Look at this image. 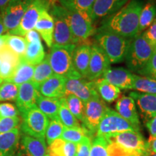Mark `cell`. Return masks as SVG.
<instances>
[{
	"mask_svg": "<svg viewBox=\"0 0 156 156\" xmlns=\"http://www.w3.org/2000/svg\"><path fill=\"white\" fill-rule=\"evenodd\" d=\"M142 7L141 0H130L116 13L103 20L99 29L133 39L139 35L140 15Z\"/></svg>",
	"mask_w": 156,
	"mask_h": 156,
	"instance_id": "6da1fadb",
	"label": "cell"
},
{
	"mask_svg": "<svg viewBox=\"0 0 156 156\" xmlns=\"http://www.w3.org/2000/svg\"><path fill=\"white\" fill-rule=\"evenodd\" d=\"M94 38L96 44L106 54L111 64L124 61L129 46L132 40L99 28L95 32Z\"/></svg>",
	"mask_w": 156,
	"mask_h": 156,
	"instance_id": "7a4b0ae2",
	"label": "cell"
},
{
	"mask_svg": "<svg viewBox=\"0 0 156 156\" xmlns=\"http://www.w3.org/2000/svg\"><path fill=\"white\" fill-rule=\"evenodd\" d=\"M55 7L69 25L77 45L85 43L90 37L94 35L95 31L90 13L69 10L56 4Z\"/></svg>",
	"mask_w": 156,
	"mask_h": 156,
	"instance_id": "3957f363",
	"label": "cell"
},
{
	"mask_svg": "<svg viewBox=\"0 0 156 156\" xmlns=\"http://www.w3.org/2000/svg\"><path fill=\"white\" fill-rule=\"evenodd\" d=\"M103 137L119 146L124 156H147L151 151L140 132L126 131Z\"/></svg>",
	"mask_w": 156,
	"mask_h": 156,
	"instance_id": "277c9868",
	"label": "cell"
},
{
	"mask_svg": "<svg viewBox=\"0 0 156 156\" xmlns=\"http://www.w3.org/2000/svg\"><path fill=\"white\" fill-rule=\"evenodd\" d=\"M76 45L52 46L48 54V61L54 75L67 78L80 77L74 68L73 55Z\"/></svg>",
	"mask_w": 156,
	"mask_h": 156,
	"instance_id": "5b68a950",
	"label": "cell"
},
{
	"mask_svg": "<svg viewBox=\"0 0 156 156\" xmlns=\"http://www.w3.org/2000/svg\"><path fill=\"white\" fill-rule=\"evenodd\" d=\"M154 50L142 34L136 36L130 43L124 59L128 69L132 73H139L147 64Z\"/></svg>",
	"mask_w": 156,
	"mask_h": 156,
	"instance_id": "8992f818",
	"label": "cell"
},
{
	"mask_svg": "<svg viewBox=\"0 0 156 156\" xmlns=\"http://www.w3.org/2000/svg\"><path fill=\"white\" fill-rule=\"evenodd\" d=\"M57 0H33L25 11L19 25L13 30H9L8 34L14 36H25L27 33L35 28L37 21L42 12L49 11L51 7Z\"/></svg>",
	"mask_w": 156,
	"mask_h": 156,
	"instance_id": "52a82bcc",
	"label": "cell"
},
{
	"mask_svg": "<svg viewBox=\"0 0 156 156\" xmlns=\"http://www.w3.org/2000/svg\"><path fill=\"white\" fill-rule=\"evenodd\" d=\"M21 116L23 122L20 124V129L23 134L45 139L49 119L38 107L34 106Z\"/></svg>",
	"mask_w": 156,
	"mask_h": 156,
	"instance_id": "ba28073f",
	"label": "cell"
},
{
	"mask_svg": "<svg viewBox=\"0 0 156 156\" xmlns=\"http://www.w3.org/2000/svg\"><path fill=\"white\" fill-rule=\"evenodd\" d=\"M108 108L100 96L95 97L85 103L82 123L83 127L93 136L95 134L99 124Z\"/></svg>",
	"mask_w": 156,
	"mask_h": 156,
	"instance_id": "9c48e42d",
	"label": "cell"
},
{
	"mask_svg": "<svg viewBox=\"0 0 156 156\" xmlns=\"http://www.w3.org/2000/svg\"><path fill=\"white\" fill-rule=\"evenodd\" d=\"M126 131L136 130L129 122L124 119L116 112L108 108L99 124L95 135L106 136Z\"/></svg>",
	"mask_w": 156,
	"mask_h": 156,
	"instance_id": "30bf717a",
	"label": "cell"
},
{
	"mask_svg": "<svg viewBox=\"0 0 156 156\" xmlns=\"http://www.w3.org/2000/svg\"><path fill=\"white\" fill-rule=\"evenodd\" d=\"M69 94L79 98L85 103L92 98L99 96L95 89L94 82L89 81L81 77L66 78L65 97Z\"/></svg>",
	"mask_w": 156,
	"mask_h": 156,
	"instance_id": "8fae6325",
	"label": "cell"
},
{
	"mask_svg": "<svg viewBox=\"0 0 156 156\" xmlns=\"http://www.w3.org/2000/svg\"><path fill=\"white\" fill-rule=\"evenodd\" d=\"M33 0H10L1 12L2 20L6 32L15 29L24 15Z\"/></svg>",
	"mask_w": 156,
	"mask_h": 156,
	"instance_id": "7c38bea8",
	"label": "cell"
},
{
	"mask_svg": "<svg viewBox=\"0 0 156 156\" xmlns=\"http://www.w3.org/2000/svg\"><path fill=\"white\" fill-rule=\"evenodd\" d=\"M56 4L51 6L49 13L54 19V29L52 46H66L70 45H77L70 28L61 14L57 11Z\"/></svg>",
	"mask_w": 156,
	"mask_h": 156,
	"instance_id": "4fadbf2b",
	"label": "cell"
},
{
	"mask_svg": "<svg viewBox=\"0 0 156 156\" xmlns=\"http://www.w3.org/2000/svg\"><path fill=\"white\" fill-rule=\"evenodd\" d=\"M110 62L106 54L98 45H91L88 71L86 79L89 81H95L102 77L106 70L110 68Z\"/></svg>",
	"mask_w": 156,
	"mask_h": 156,
	"instance_id": "5bb4252c",
	"label": "cell"
},
{
	"mask_svg": "<svg viewBox=\"0 0 156 156\" xmlns=\"http://www.w3.org/2000/svg\"><path fill=\"white\" fill-rule=\"evenodd\" d=\"M39 95L38 87L31 81L19 85L18 93L15 99L19 113L22 115L36 106V101Z\"/></svg>",
	"mask_w": 156,
	"mask_h": 156,
	"instance_id": "9a60e30c",
	"label": "cell"
},
{
	"mask_svg": "<svg viewBox=\"0 0 156 156\" xmlns=\"http://www.w3.org/2000/svg\"><path fill=\"white\" fill-rule=\"evenodd\" d=\"M129 96L134 99L138 107L142 120L147 123L156 115V94H148L134 91Z\"/></svg>",
	"mask_w": 156,
	"mask_h": 156,
	"instance_id": "2e32d148",
	"label": "cell"
},
{
	"mask_svg": "<svg viewBox=\"0 0 156 156\" xmlns=\"http://www.w3.org/2000/svg\"><path fill=\"white\" fill-rule=\"evenodd\" d=\"M116 112L129 122L136 131L140 132V117L136 108V103L134 99L130 96H123L119 98L116 101Z\"/></svg>",
	"mask_w": 156,
	"mask_h": 156,
	"instance_id": "e0dca14e",
	"label": "cell"
},
{
	"mask_svg": "<svg viewBox=\"0 0 156 156\" xmlns=\"http://www.w3.org/2000/svg\"><path fill=\"white\" fill-rule=\"evenodd\" d=\"M134 75V74L125 68H109L102 78L119 89L132 90Z\"/></svg>",
	"mask_w": 156,
	"mask_h": 156,
	"instance_id": "ac0fdd59",
	"label": "cell"
},
{
	"mask_svg": "<svg viewBox=\"0 0 156 156\" xmlns=\"http://www.w3.org/2000/svg\"><path fill=\"white\" fill-rule=\"evenodd\" d=\"M129 1L130 0H95L91 12L93 22L114 14Z\"/></svg>",
	"mask_w": 156,
	"mask_h": 156,
	"instance_id": "d6986e66",
	"label": "cell"
},
{
	"mask_svg": "<svg viewBox=\"0 0 156 156\" xmlns=\"http://www.w3.org/2000/svg\"><path fill=\"white\" fill-rule=\"evenodd\" d=\"M91 45L82 43L76 45L73 51V61L74 68L80 76L86 79L90 58Z\"/></svg>",
	"mask_w": 156,
	"mask_h": 156,
	"instance_id": "ffe728a7",
	"label": "cell"
},
{
	"mask_svg": "<svg viewBox=\"0 0 156 156\" xmlns=\"http://www.w3.org/2000/svg\"><path fill=\"white\" fill-rule=\"evenodd\" d=\"M66 78L53 75L44 81L38 87L39 93L43 96L54 98L65 97Z\"/></svg>",
	"mask_w": 156,
	"mask_h": 156,
	"instance_id": "44dd1931",
	"label": "cell"
},
{
	"mask_svg": "<svg viewBox=\"0 0 156 156\" xmlns=\"http://www.w3.org/2000/svg\"><path fill=\"white\" fill-rule=\"evenodd\" d=\"M34 29L38 33L40 36H41L48 47H51L53 45L54 23L53 17L50 15L49 12L47 10L42 12L35 25Z\"/></svg>",
	"mask_w": 156,
	"mask_h": 156,
	"instance_id": "7402d4cb",
	"label": "cell"
},
{
	"mask_svg": "<svg viewBox=\"0 0 156 156\" xmlns=\"http://www.w3.org/2000/svg\"><path fill=\"white\" fill-rule=\"evenodd\" d=\"M20 136L18 127L0 134V156H15L18 150Z\"/></svg>",
	"mask_w": 156,
	"mask_h": 156,
	"instance_id": "603a6c76",
	"label": "cell"
},
{
	"mask_svg": "<svg viewBox=\"0 0 156 156\" xmlns=\"http://www.w3.org/2000/svg\"><path fill=\"white\" fill-rule=\"evenodd\" d=\"M20 144L23 149L31 156H46L48 153L45 139L23 134L20 136Z\"/></svg>",
	"mask_w": 156,
	"mask_h": 156,
	"instance_id": "cb8c5ba5",
	"label": "cell"
},
{
	"mask_svg": "<svg viewBox=\"0 0 156 156\" xmlns=\"http://www.w3.org/2000/svg\"><path fill=\"white\" fill-rule=\"evenodd\" d=\"M34 69L35 66L29 64L22 57H20L19 63L15 67L12 75L5 82L12 83L17 85V86L22 85L23 83H28L32 80Z\"/></svg>",
	"mask_w": 156,
	"mask_h": 156,
	"instance_id": "d4e9b609",
	"label": "cell"
},
{
	"mask_svg": "<svg viewBox=\"0 0 156 156\" xmlns=\"http://www.w3.org/2000/svg\"><path fill=\"white\" fill-rule=\"evenodd\" d=\"M93 82L98 94L103 101L112 103L119 98L121 94L120 89L108 83L103 78L101 77Z\"/></svg>",
	"mask_w": 156,
	"mask_h": 156,
	"instance_id": "484cf974",
	"label": "cell"
},
{
	"mask_svg": "<svg viewBox=\"0 0 156 156\" xmlns=\"http://www.w3.org/2000/svg\"><path fill=\"white\" fill-rule=\"evenodd\" d=\"M46 57L41 39L38 38L28 42L27 48L23 58L29 64L36 66L41 62Z\"/></svg>",
	"mask_w": 156,
	"mask_h": 156,
	"instance_id": "4316f807",
	"label": "cell"
},
{
	"mask_svg": "<svg viewBox=\"0 0 156 156\" xmlns=\"http://www.w3.org/2000/svg\"><path fill=\"white\" fill-rule=\"evenodd\" d=\"M60 98H48L39 95L36 101V106L50 119L58 117Z\"/></svg>",
	"mask_w": 156,
	"mask_h": 156,
	"instance_id": "83f0119b",
	"label": "cell"
},
{
	"mask_svg": "<svg viewBox=\"0 0 156 156\" xmlns=\"http://www.w3.org/2000/svg\"><path fill=\"white\" fill-rule=\"evenodd\" d=\"M53 75L54 73L51 67L48 56L46 55V57L41 62L35 66L34 76L31 82L39 87L44 81H46Z\"/></svg>",
	"mask_w": 156,
	"mask_h": 156,
	"instance_id": "f1b7e54d",
	"label": "cell"
},
{
	"mask_svg": "<svg viewBox=\"0 0 156 156\" xmlns=\"http://www.w3.org/2000/svg\"><path fill=\"white\" fill-rule=\"evenodd\" d=\"M156 17V5L153 2H148L142 7L140 15L139 34H141L151 25Z\"/></svg>",
	"mask_w": 156,
	"mask_h": 156,
	"instance_id": "f546056e",
	"label": "cell"
},
{
	"mask_svg": "<svg viewBox=\"0 0 156 156\" xmlns=\"http://www.w3.org/2000/svg\"><path fill=\"white\" fill-rule=\"evenodd\" d=\"M58 118L66 128H80L82 126L79 121L76 119V117L72 114L69 109L68 108L64 98H60Z\"/></svg>",
	"mask_w": 156,
	"mask_h": 156,
	"instance_id": "4dcf8cb0",
	"label": "cell"
},
{
	"mask_svg": "<svg viewBox=\"0 0 156 156\" xmlns=\"http://www.w3.org/2000/svg\"><path fill=\"white\" fill-rule=\"evenodd\" d=\"M132 90L140 93L156 94V80L148 77L134 75Z\"/></svg>",
	"mask_w": 156,
	"mask_h": 156,
	"instance_id": "1f68e13d",
	"label": "cell"
},
{
	"mask_svg": "<svg viewBox=\"0 0 156 156\" xmlns=\"http://www.w3.org/2000/svg\"><path fill=\"white\" fill-rule=\"evenodd\" d=\"M95 0H57L59 5L73 11L85 12L91 15Z\"/></svg>",
	"mask_w": 156,
	"mask_h": 156,
	"instance_id": "d6a6232c",
	"label": "cell"
},
{
	"mask_svg": "<svg viewBox=\"0 0 156 156\" xmlns=\"http://www.w3.org/2000/svg\"><path fill=\"white\" fill-rule=\"evenodd\" d=\"M5 45L19 57H23L26 51L28 42L24 36L7 34L6 35Z\"/></svg>",
	"mask_w": 156,
	"mask_h": 156,
	"instance_id": "836d02e7",
	"label": "cell"
},
{
	"mask_svg": "<svg viewBox=\"0 0 156 156\" xmlns=\"http://www.w3.org/2000/svg\"><path fill=\"white\" fill-rule=\"evenodd\" d=\"M64 98L68 108L69 109L72 114L76 117L78 121L82 122L85 112V103L79 98L72 94L67 95Z\"/></svg>",
	"mask_w": 156,
	"mask_h": 156,
	"instance_id": "e575fe53",
	"label": "cell"
},
{
	"mask_svg": "<svg viewBox=\"0 0 156 156\" xmlns=\"http://www.w3.org/2000/svg\"><path fill=\"white\" fill-rule=\"evenodd\" d=\"M64 128L65 127L58 119V117L50 119L45 136V138H46V142L48 145L55 140L61 138Z\"/></svg>",
	"mask_w": 156,
	"mask_h": 156,
	"instance_id": "d590c367",
	"label": "cell"
},
{
	"mask_svg": "<svg viewBox=\"0 0 156 156\" xmlns=\"http://www.w3.org/2000/svg\"><path fill=\"white\" fill-rule=\"evenodd\" d=\"M87 136L91 137L88 132L85 128H83V126L80 128L65 127L61 136V139L64 140V141L78 144Z\"/></svg>",
	"mask_w": 156,
	"mask_h": 156,
	"instance_id": "8d00e7d4",
	"label": "cell"
},
{
	"mask_svg": "<svg viewBox=\"0 0 156 156\" xmlns=\"http://www.w3.org/2000/svg\"><path fill=\"white\" fill-rule=\"evenodd\" d=\"M108 145L106 138L95 135L91 142L90 156H108Z\"/></svg>",
	"mask_w": 156,
	"mask_h": 156,
	"instance_id": "74e56055",
	"label": "cell"
},
{
	"mask_svg": "<svg viewBox=\"0 0 156 156\" xmlns=\"http://www.w3.org/2000/svg\"><path fill=\"white\" fill-rule=\"evenodd\" d=\"M18 86L9 82H3L0 84V102L6 101H15Z\"/></svg>",
	"mask_w": 156,
	"mask_h": 156,
	"instance_id": "f35d334b",
	"label": "cell"
},
{
	"mask_svg": "<svg viewBox=\"0 0 156 156\" xmlns=\"http://www.w3.org/2000/svg\"><path fill=\"white\" fill-rule=\"evenodd\" d=\"M141 76L148 77L156 80V49L154 50L153 55L147 64L138 73Z\"/></svg>",
	"mask_w": 156,
	"mask_h": 156,
	"instance_id": "ab89813d",
	"label": "cell"
},
{
	"mask_svg": "<svg viewBox=\"0 0 156 156\" xmlns=\"http://www.w3.org/2000/svg\"><path fill=\"white\" fill-rule=\"evenodd\" d=\"M20 123L19 116L11 118H0V134L5 133L17 128Z\"/></svg>",
	"mask_w": 156,
	"mask_h": 156,
	"instance_id": "60d3db41",
	"label": "cell"
},
{
	"mask_svg": "<svg viewBox=\"0 0 156 156\" xmlns=\"http://www.w3.org/2000/svg\"><path fill=\"white\" fill-rule=\"evenodd\" d=\"M16 67V64L12 62L6 61V60H2V64L0 67V79L3 82L7 81L12 75Z\"/></svg>",
	"mask_w": 156,
	"mask_h": 156,
	"instance_id": "b9f144b4",
	"label": "cell"
},
{
	"mask_svg": "<svg viewBox=\"0 0 156 156\" xmlns=\"http://www.w3.org/2000/svg\"><path fill=\"white\" fill-rule=\"evenodd\" d=\"M19 111L14 105L9 103H0V118H11L18 116Z\"/></svg>",
	"mask_w": 156,
	"mask_h": 156,
	"instance_id": "7bdbcfd3",
	"label": "cell"
},
{
	"mask_svg": "<svg viewBox=\"0 0 156 156\" xmlns=\"http://www.w3.org/2000/svg\"><path fill=\"white\" fill-rule=\"evenodd\" d=\"M141 34L154 49H156V17L153 23Z\"/></svg>",
	"mask_w": 156,
	"mask_h": 156,
	"instance_id": "ee69618b",
	"label": "cell"
},
{
	"mask_svg": "<svg viewBox=\"0 0 156 156\" xmlns=\"http://www.w3.org/2000/svg\"><path fill=\"white\" fill-rule=\"evenodd\" d=\"M91 147L90 136H85L80 143L77 144L76 156H90Z\"/></svg>",
	"mask_w": 156,
	"mask_h": 156,
	"instance_id": "f6af8a7d",
	"label": "cell"
},
{
	"mask_svg": "<svg viewBox=\"0 0 156 156\" xmlns=\"http://www.w3.org/2000/svg\"><path fill=\"white\" fill-rule=\"evenodd\" d=\"M0 58H2V60L11 62L16 65L19 63L20 58V57H19L16 54L9 49L6 45L0 50Z\"/></svg>",
	"mask_w": 156,
	"mask_h": 156,
	"instance_id": "bcb514c9",
	"label": "cell"
},
{
	"mask_svg": "<svg viewBox=\"0 0 156 156\" xmlns=\"http://www.w3.org/2000/svg\"><path fill=\"white\" fill-rule=\"evenodd\" d=\"M77 150V144L65 141L62 150V156H76Z\"/></svg>",
	"mask_w": 156,
	"mask_h": 156,
	"instance_id": "7dc6e473",
	"label": "cell"
},
{
	"mask_svg": "<svg viewBox=\"0 0 156 156\" xmlns=\"http://www.w3.org/2000/svg\"><path fill=\"white\" fill-rule=\"evenodd\" d=\"M108 142V156H124L119 146L117 145L114 142Z\"/></svg>",
	"mask_w": 156,
	"mask_h": 156,
	"instance_id": "c3c4849f",
	"label": "cell"
},
{
	"mask_svg": "<svg viewBox=\"0 0 156 156\" xmlns=\"http://www.w3.org/2000/svg\"><path fill=\"white\" fill-rule=\"evenodd\" d=\"M145 125L150 133L149 140H153L156 136V115L149 122L145 123Z\"/></svg>",
	"mask_w": 156,
	"mask_h": 156,
	"instance_id": "681fc988",
	"label": "cell"
},
{
	"mask_svg": "<svg viewBox=\"0 0 156 156\" xmlns=\"http://www.w3.org/2000/svg\"><path fill=\"white\" fill-rule=\"evenodd\" d=\"M148 143L150 145V149L153 153H156V136L155 138H153V140H148Z\"/></svg>",
	"mask_w": 156,
	"mask_h": 156,
	"instance_id": "f907efd6",
	"label": "cell"
},
{
	"mask_svg": "<svg viewBox=\"0 0 156 156\" xmlns=\"http://www.w3.org/2000/svg\"><path fill=\"white\" fill-rule=\"evenodd\" d=\"M10 0H0V12L5 9L7 4L9 2Z\"/></svg>",
	"mask_w": 156,
	"mask_h": 156,
	"instance_id": "816d5d0a",
	"label": "cell"
},
{
	"mask_svg": "<svg viewBox=\"0 0 156 156\" xmlns=\"http://www.w3.org/2000/svg\"><path fill=\"white\" fill-rule=\"evenodd\" d=\"M15 156H31V155L27 153L26 152H25L22 148V149H20V151H17V153L15 155Z\"/></svg>",
	"mask_w": 156,
	"mask_h": 156,
	"instance_id": "f5cc1de1",
	"label": "cell"
},
{
	"mask_svg": "<svg viewBox=\"0 0 156 156\" xmlns=\"http://www.w3.org/2000/svg\"><path fill=\"white\" fill-rule=\"evenodd\" d=\"M5 38L6 35L3 36H0V50L5 46Z\"/></svg>",
	"mask_w": 156,
	"mask_h": 156,
	"instance_id": "db71d44e",
	"label": "cell"
},
{
	"mask_svg": "<svg viewBox=\"0 0 156 156\" xmlns=\"http://www.w3.org/2000/svg\"><path fill=\"white\" fill-rule=\"evenodd\" d=\"M5 32H6V30H5V26H4L2 20V18H1V16H0V36H2V34Z\"/></svg>",
	"mask_w": 156,
	"mask_h": 156,
	"instance_id": "11a10c76",
	"label": "cell"
},
{
	"mask_svg": "<svg viewBox=\"0 0 156 156\" xmlns=\"http://www.w3.org/2000/svg\"><path fill=\"white\" fill-rule=\"evenodd\" d=\"M147 156H156V153H153V152L151 151V153H149V155H148Z\"/></svg>",
	"mask_w": 156,
	"mask_h": 156,
	"instance_id": "9f6ffc18",
	"label": "cell"
},
{
	"mask_svg": "<svg viewBox=\"0 0 156 156\" xmlns=\"http://www.w3.org/2000/svg\"><path fill=\"white\" fill-rule=\"evenodd\" d=\"M1 64H2V58H0V67H1Z\"/></svg>",
	"mask_w": 156,
	"mask_h": 156,
	"instance_id": "6f0895ef",
	"label": "cell"
},
{
	"mask_svg": "<svg viewBox=\"0 0 156 156\" xmlns=\"http://www.w3.org/2000/svg\"><path fill=\"white\" fill-rule=\"evenodd\" d=\"M2 83H3V81H2V80H1V79H0V84H1Z\"/></svg>",
	"mask_w": 156,
	"mask_h": 156,
	"instance_id": "680465c9",
	"label": "cell"
}]
</instances>
